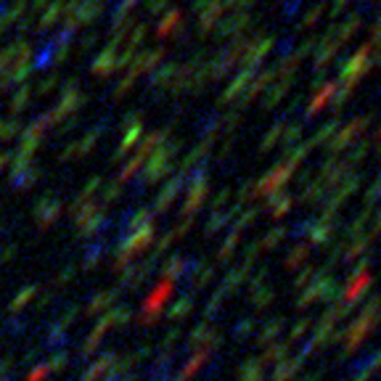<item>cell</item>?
<instances>
[{
  "label": "cell",
  "instance_id": "cell-1",
  "mask_svg": "<svg viewBox=\"0 0 381 381\" xmlns=\"http://www.w3.org/2000/svg\"><path fill=\"white\" fill-rule=\"evenodd\" d=\"M334 93V85H326L321 91V96H315V101H312V106H310V114H318V111L323 109V103L329 101V96Z\"/></svg>",
  "mask_w": 381,
  "mask_h": 381
},
{
  "label": "cell",
  "instance_id": "cell-2",
  "mask_svg": "<svg viewBox=\"0 0 381 381\" xmlns=\"http://www.w3.org/2000/svg\"><path fill=\"white\" fill-rule=\"evenodd\" d=\"M365 286H368V273H363L360 278H358V281L352 283L350 291H347V300H355V294H358V289H365Z\"/></svg>",
  "mask_w": 381,
  "mask_h": 381
}]
</instances>
